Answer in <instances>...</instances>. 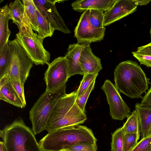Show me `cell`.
Masks as SVG:
<instances>
[{
	"mask_svg": "<svg viewBox=\"0 0 151 151\" xmlns=\"http://www.w3.org/2000/svg\"><path fill=\"white\" fill-rule=\"evenodd\" d=\"M115 85L119 91L132 99L142 98L148 89L150 79L138 63L132 60L121 62L114 71Z\"/></svg>",
	"mask_w": 151,
	"mask_h": 151,
	"instance_id": "obj_1",
	"label": "cell"
},
{
	"mask_svg": "<svg viewBox=\"0 0 151 151\" xmlns=\"http://www.w3.org/2000/svg\"><path fill=\"white\" fill-rule=\"evenodd\" d=\"M97 140L91 129L78 125L48 132L39 143L44 151H60L79 144H96Z\"/></svg>",
	"mask_w": 151,
	"mask_h": 151,
	"instance_id": "obj_2",
	"label": "cell"
},
{
	"mask_svg": "<svg viewBox=\"0 0 151 151\" xmlns=\"http://www.w3.org/2000/svg\"><path fill=\"white\" fill-rule=\"evenodd\" d=\"M76 91L66 94L58 101L49 117L46 130L48 132L83 123L87 119L76 100Z\"/></svg>",
	"mask_w": 151,
	"mask_h": 151,
	"instance_id": "obj_3",
	"label": "cell"
},
{
	"mask_svg": "<svg viewBox=\"0 0 151 151\" xmlns=\"http://www.w3.org/2000/svg\"><path fill=\"white\" fill-rule=\"evenodd\" d=\"M6 151H44L32 130L21 117L1 130Z\"/></svg>",
	"mask_w": 151,
	"mask_h": 151,
	"instance_id": "obj_4",
	"label": "cell"
},
{
	"mask_svg": "<svg viewBox=\"0 0 151 151\" xmlns=\"http://www.w3.org/2000/svg\"><path fill=\"white\" fill-rule=\"evenodd\" d=\"M66 84L55 90L45 91L30 110L29 119L35 135L46 130L47 121L55 105L66 93Z\"/></svg>",
	"mask_w": 151,
	"mask_h": 151,
	"instance_id": "obj_5",
	"label": "cell"
},
{
	"mask_svg": "<svg viewBox=\"0 0 151 151\" xmlns=\"http://www.w3.org/2000/svg\"><path fill=\"white\" fill-rule=\"evenodd\" d=\"M12 54L10 64L6 74L10 78L24 84L29 76L33 63L16 39L9 41Z\"/></svg>",
	"mask_w": 151,
	"mask_h": 151,
	"instance_id": "obj_6",
	"label": "cell"
},
{
	"mask_svg": "<svg viewBox=\"0 0 151 151\" xmlns=\"http://www.w3.org/2000/svg\"><path fill=\"white\" fill-rule=\"evenodd\" d=\"M16 37L34 64L36 65H49L50 54L44 48L43 45L44 39L38 34L34 32L32 37H30L19 32Z\"/></svg>",
	"mask_w": 151,
	"mask_h": 151,
	"instance_id": "obj_7",
	"label": "cell"
},
{
	"mask_svg": "<svg viewBox=\"0 0 151 151\" xmlns=\"http://www.w3.org/2000/svg\"><path fill=\"white\" fill-rule=\"evenodd\" d=\"M44 73L46 90L52 91L66 84L69 78L66 60L59 57L51 63Z\"/></svg>",
	"mask_w": 151,
	"mask_h": 151,
	"instance_id": "obj_8",
	"label": "cell"
},
{
	"mask_svg": "<svg viewBox=\"0 0 151 151\" xmlns=\"http://www.w3.org/2000/svg\"><path fill=\"white\" fill-rule=\"evenodd\" d=\"M101 89L106 94L112 118L122 120L127 117L130 113V109L122 98L115 85L109 80H106Z\"/></svg>",
	"mask_w": 151,
	"mask_h": 151,
	"instance_id": "obj_9",
	"label": "cell"
},
{
	"mask_svg": "<svg viewBox=\"0 0 151 151\" xmlns=\"http://www.w3.org/2000/svg\"><path fill=\"white\" fill-rule=\"evenodd\" d=\"M90 10L81 14L74 31V37L78 42H91L100 41L104 38L106 28L97 29L91 25L89 20Z\"/></svg>",
	"mask_w": 151,
	"mask_h": 151,
	"instance_id": "obj_10",
	"label": "cell"
},
{
	"mask_svg": "<svg viewBox=\"0 0 151 151\" xmlns=\"http://www.w3.org/2000/svg\"><path fill=\"white\" fill-rule=\"evenodd\" d=\"M33 0L40 13L51 24L55 30L60 31L65 34L70 33L55 5L57 2L60 3L64 1Z\"/></svg>",
	"mask_w": 151,
	"mask_h": 151,
	"instance_id": "obj_11",
	"label": "cell"
},
{
	"mask_svg": "<svg viewBox=\"0 0 151 151\" xmlns=\"http://www.w3.org/2000/svg\"><path fill=\"white\" fill-rule=\"evenodd\" d=\"M137 6L132 0H116L107 11L104 13L103 25L105 27L137 11Z\"/></svg>",
	"mask_w": 151,
	"mask_h": 151,
	"instance_id": "obj_12",
	"label": "cell"
},
{
	"mask_svg": "<svg viewBox=\"0 0 151 151\" xmlns=\"http://www.w3.org/2000/svg\"><path fill=\"white\" fill-rule=\"evenodd\" d=\"M90 44L86 42H77L69 45L64 57L67 60L69 78L76 74L84 75L81 66L80 58L83 49Z\"/></svg>",
	"mask_w": 151,
	"mask_h": 151,
	"instance_id": "obj_13",
	"label": "cell"
},
{
	"mask_svg": "<svg viewBox=\"0 0 151 151\" xmlns=\"http://www.w3.org/2000/svg\"><path fill=\"white\" fill-rule=\"evenodd\" d=\"M24 14L22 26L19 32L29 37H32L33 30L37 32L38 24L36 13L37 7L33 0H22Z\"/></svg>",
	"mask_w": 151,
	"mask_h": 151,
	"instance_id": "obj_14",
	"label": "cell"
},
{
	"mask_svg": "<svg viewBox=\"0 0 151 151\" xmlns=\"http://www.w3.org/2000/svg\"><path fill=\"white\" fill-rule=\"evenodd\" d=\"M90 45L83 49L80 58L81 66L84 74L99 73L102 68L101 59L93 54Z\"/></svg>",
	"mask_w": 151,
	"mask_h": 151,
	"instance_id": "obj_15",
	"label": "cell"
},
{
	"mask_svg": "<svg viewBox=\"0 0 151 151\" xmlns=\"http://www.w3.org/2000/svg\"><path fill=\"white\" fill-rule=\"evenodd\" d=\"M0 99L18 107H24L7 74L0 78Z\"/></svg>",
	"mask_w": 151,
	"mask_h": 151,
	"instance_id": "obj_16",
	"label": "cell"
},
{
	"mask_svg": "<svg viewBox=\"0 0 151 151\" xmlns=\"http://www.w3.org/2000/svg\"><path fill=\"white\" fill-rule=\"evenodd\" d=\"M116 0H76L71 4L73 9L80 12L88 9H95L106 12L113 5Z\"/></svg>",
	"mask_w": 151,
	"mask_h": 151,
	"instance_id": "obj_17",
	"label": "cell"
},
{
	"mask_svg": "<svg viewBox=\"0 0 151 151\" xmlns=\"http://www.w3.org/2000/svg\"><path fill=\"white\" fill-rule=\"evenodd\" d=\"M10 18V10L7 4L0 9V50L8 42L11 32L8 27Z\"/></svg>",
	"mask_w": 151,
	"mask_h": 151,
	"instance_id": "obj_18",
	"label": "cell"
},
{
	"mask_svg": "<svg viewBox=\"0 0 151 151\" xmlns=\"http://www.w3.org/2000/svg\"><path fill=\"white\" fill-rule=\"evenodd\" d=\"M135 110L137 113L141 130V138L146 137L151 125V108L137 103Z\"/></svg>",
	"mask_w": 151,
	"mask_h": 151,
	"instance_id": "obj_19",
	"label": "cell"
},
{
	"mask_svg": "<svg viewBox=\"0 0 151 151\" xmlns=\"http://www.w3.org/2000/svg\"><path fill=\"white\" fill-rule=\"evenodd\" d=\"M10 10V19L16 24L19 30L21 28L24 14V6L20 0H16L8 6Z\"/></svg>",
	"mask_w": 151,
	"mask_h": 151,
	"instance_id": "obj_20",
	"label": "cell"
},
{
	"mask_svg": "<svg viewBox=\"0 0 151 151\" xmlns=\"http://www.w3.org/2000/svg\"><path fill=\"white\" fill-rule=\"evenodd\" d=\"M122 128L124 134L130 133L136 134L138 141L141 130L137 113L135 110L127 117L126 121Z\"/></svg>",
	"mask_w": 151,
	"mask_h": 151,
	"instance_id": "obj_21",
	"label": "cell"
},
{
	"mask_svg": "<svg viewBox=\"0 0 151 151\" xmlns=\"http://www.w3.org/2000/svg\"><path fill=\"white\" fill-rule=\"evenodd\" d=\"M36 13L38 24V35L43 39L47 37H51L55 30V29L42 15L37 7Z\"/></svg>",
	"mask_w": 151,
	"mask_h": 151,
	"instance_id": "obj_22",
	"label": "cell"
},
{
	"mask_svg": "<svg viewBox=\"0 0 151 151\" xmlns=\"http://www.w3.org/2000/svg\"><path fill=\"white\" fill-rule=\"evenodd\" d=\"M12 54L9 43L0 50V78L7 73L11 60Z\"/></svg>",
	"mask_w": 151,
	"mask_h": 151,
	"instance_id": "obj_23",
	"label": "cell"
},
{
	"mask_svg": "<svg viewBox=\"0 0 151 151\" xmlns=\"http://www.w3.org/2000/svg\"><path fill=\"white\" fill-rule=\"evenodd\" d=\"M124 134L122 127L116 130L111 134V151H124Z\"/></svg>",
	"mask_w": 151,
	"mask_h": 151,
	"instance_id": "obj_24",
	"label": "cell"
},
{
	"mask_svg": "<svg viewBox=\"0 0 151 151\" xmlns=\"http://www.w3.org/2000/svg\"><path fill=\"white\" fill-rule=\"evenodd\" d=\"M90 11L89 20L91 25L97 29L104 28L103 12L95 9H90Z\"/></svg>",
	"mask_w": 151,
	"mask_h": 151,
	"instance_id": "obj_25",
	"label": "cell"
},
{
	"mask_svg": "<svg viewBox=\"0 0 151 151\" xmlns=\"http://www.w3.org/2000/svg\"><path fill=\"white\" fill-rule=\"evenodd\" d=\"M98 73L85 74L80 85L76 91L77 96L78 97L88 89L93 81L96 79Z\"/></svg>",
	"mask_w": 151,
	"mask_h": 151,
	"instance_id": "obj_26",
	"label": "cell"
},
{
	"mask_svg": "<svg viewBox=\"0 0 151 151\" xmlns=\"http://www.w3.org/2000/svg\"><path fill=\"white\" fill-rule=\"evenodd\" d=\"M138 141L137 135L135 133L124 134V151H131L136 146Z\"/></svg>",
	"mask_w": 151,
	"mask_h": 151,
	"instance_id": "obj_27",
	"label": "cell"
},
{
	"mask_svg": "<svg viewBox=\"0 0 151 151\" xmlns=\"http://www.w3.org/2000/svg\"><path fill=\"white\" fill-rule=\"evenodd\" d=\"M95 80L96 79L94 80L86 91L76 99L77 105L85 113L86 104L90 94L94 88Z\"/></svg>",
	"mask_w": 151,
	"mask_h": 151,
	"instance_id": "obj_28",
	"label": "cell"
},
{
	"mask_svg": "<svg viewBox=\"0 0 151 151\" xmlns=\"http://www.w3.org/2000/svg\"><path fill=\"white\" fill-rule=\"evenodd\" d=\"M9 78L12 85L25 107L26 103L24 93V84L20 81Z\"/></svg>",
	"mask_w": 151,
	"mask_h": 151,
	"instance_id": "obj_29",
	"label": "cell"
},
{
	"mask_svg": "<svg viewBox=\"0 0 151 151\" xmlns=\"http://www.w3.org/2000/svg\"><path fill=\"white\" fill-rule=\"evenodd\" d=\"M96 144L85 143L79 144L66 149L70 151H97Z\"/></svg>",
	"mask_w": 151,
	"mask_h": 151,
	"instance_id": "obj_30",
	"label": "cell"
},
{
	"mask_svg": "<svg viewBox=\"0 0 151 151\" xmlns=\"http://www.w3.org/2000/svg\"><path fill=\"white\" fill-rule=\"evenodd\" d=\"M131 151H151V136L141 139Z\"/></svg>",
	"mask_w": 151,
	"mask_h": 151,
	"instance_id": "obj_31",
	"label": "cell"
},
{
	"mask_svg": "<svg viewBox=\"0 0 151 151\" xmlns=\"http://www.w3.org/2000/svg\"><path fill=\"white\" fill-rule=\"evenodd\" d=\"M132 53L141 64L144 65L147 67H151V55Z\"/></svg>",
	"mask_w": 151,
	"mask_h": 151,
	"instance_id": "obj_32",
	"label": "cell"
},
{
	"mask_svg": "<svg viewBox=\"0 0 151 151\" xmlns=\"http://www.w3.org/2000/svg\"><path fill=\"white\" fill-rule=\"evenodd\" d=\"M132 53L151 55V42L145 45L139 47L137 51L132 52Z\"/></svg>",
	"mask_w": 151,
	"mask_h": 151,
	"instance_id": "obj_33",
	"label": "cell"
},
{
	"mask_svg": "<svg viewBox=\"0 0 151 151\" xmlns=\"http://www.w3.org/2000/svg\"><path fill=\"white\" fill-rule=\"evenodd\" d=\"M140 104L145 107L151 108V85L147 92L142 97Z\"/></svg>",
	"mask_w": 151,
	"mask_h": 151,
	"instance_id": "obj_34",
	"label": "cell"
},
{
	"mask_svg": "<svg viewBox=\"0 0 151 151\" xmlns=\"http://www.w3.org/2000/svg\"><path fill=\"white\" fill-rule=\"evenodd\" d=\"M136 5L142 6L146 5L148 4L151 1V0H132Z\"/></svg>",
	"mask_w": 151,
	"mask_h": 151,
	"instance_id": "obj_35",
	"label": "cell"
},
{
	"mask_svg": "<svg viewBox=\"0 0 151 151\" xmlns=\"http://www.w3.org/2000/svg\"><path fill=\"white\" fill-rule=\"evenodd\" d=\"M0 151H6L3 142L1 141L0 142Z\"/></svg>",
	"mask_w": 151,
	"mask_h": 151,
	"instance_id": "obj_36",
	"label": "cell"
},
{
	"mask_svg": "<svg viewBox=\"0 0 151 151\" xmlns=\"http://www.w3.org/2000/svg\"><path fill=\"white\" fill-rule=\"evenodd\" d=\"M150 136H151V125L148 131L146 137Z\"/></svg>",
	"mask_w": 151,
	"mask_h": 151,
	"instance_id": "obj_37",
	"label": "cell"
},
{
	"mask_svg": "<svg viewBox=\"0 0 151 151\" xmlns=\"http://www.w3.org/2000/svg\"><path fill=\"white\" fill-rule=\"evenodd\" d=\"M60 151H70L68 150L67 149H65V150H62Z\"/></svg>",
	"mask_w": 151,
	"mask_h": 151,
	"instance_id": "obj_38",
	"label": "cell"
},
{
	"mask_svg": "<svg viewBox=\"0 0 151 151\" xmlns=\"http://www.w3.org/2000/svg\"><path fill=\"white\" fill-rule=\"evenodd\" d=\"M150 34H151V28L150 29Z\"/></svg>",
	"mask_w": 151,
	"mask_h": 151,
	"instance_id": "obj_39",
	"label": "cell"
}]
</instances>
